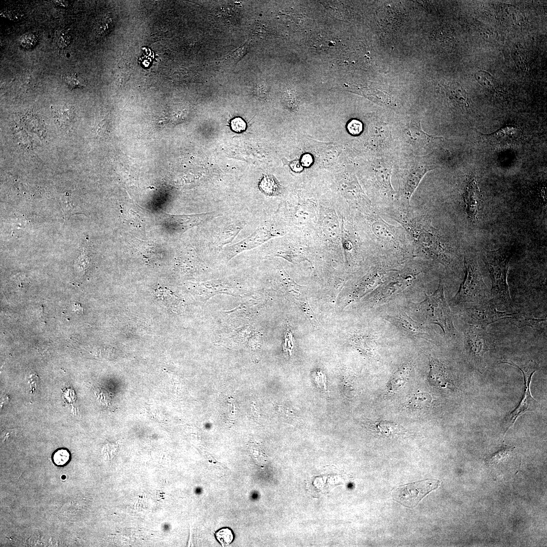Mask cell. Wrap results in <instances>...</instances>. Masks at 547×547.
<instances>
[{
	"instance_id": "1",
	"label": "cell",
	"mask_w": 547,
	"mask_h": 547,
	"mask_svg": "<svg viewBox=\"0 0 547 547\" xmlns=\"http://www.w3.org/2000/svg\"><path fill=\"white\" fill-rule=\"evenodd\" d=\"M391 218L402 225L414 253L417 251L446 268L455 265L451 250L426 214L418 213L411 208L407 211H397Z\"/></svg>"
},
{
	"instance_id": "2",
	"label": "cell",
	"mask_w": 547,
	"mask_h": 547,
	"mask_svg": "<svg viewBox=\"0 0 547 547\" xmlns=\"http://www.w3.org/2000/svg\"><path fill=\"white\" fill-rule=\"evenodd\" d=\"M513 254L511 246H504L499 248L484 251L482 258L490 274L492 287L490 297L496 305L510 309L511 298L507 277L509 264Z\"/></svg>"
},
{
	"instance_id": "3",
	"label": "cell",
	"mask_w": 547,
	"mask_h": 547,
	"mask_svg": "<svg viewBox=\"0 0 547 547\" xmlns=\"http://www.w3.org/2000/svg\"><path fill=\"white\" fill-rule=\"evenodd\" d=\"M414 304L416 311L422 316L425 322L438 325L447 336L456 335V330L445 297L444 284L441 280L433 293L425 294L423 300Z\"/></svg>"
},
{
	"instance_id": "4",
	"label": "cell",
	"mask_w": 547,
	"mask_h": 547,
	"mask_svg": "<svg viewBox=\"0 0 547 547\" xmlns=\"http://www.w3.org/2000/svg\"><path fill=\"white\" fill-rule=\"evenodd\" d=\"M464 265V277L452 299L453 303L463 306L489 300L490 296L476 256L472 253H465Z\"/></svg>"
},
{
	"instance_id": "5",
	"label": "cell",
	"mask_w": 547,
	"mask_h": 547,
	"mask_svg": "<svg viewBox=\"0 0 547 547\" xmlns=\"http://www.w3.org/2000/svg\"><path fill=\"white\" fill-rule=\"evenodd\" d=\"M464 344L469 362L479 372L485 368V354L495 345L493 337L486 329L466 324L463 328Z\"/></svg>"
},
{
	"instance_id": "6",
	"label": "cell",
	"mask_w": 547,
	"mask_h": 547,
	"mask_svg": "<svg viewBox=\"0 0 547 547\" xmlns=\"http://www.w3.org/2000/svg\"><path fill=\"white\" fill-rule=\"evenodd\" d=\"M496 305L491 299L463 305L462 318L467 324L486 329L494 322L512 318L515 311H500Z\"/></svg>"
},
{
	"instance_id": "7",
	"label": "cell",
	"mask_w": 547,
	"mask_h": 547,
	"mask_svg": "<svg viewBox=\"0 0 547 547\" xmlns=\"http://www.w3.org/2000/svg\"><path fill=\"white\" fill-rule=\"evenodd\" d=\"M501 363H505L519 369L522 372L524 380V391L518 406L507 415L503 423L507 431L513 426L517 418L527 411H533L538 403L532 397L530 392V383L533 375L538 369V364L533 360H530L524 364H516L511 360H503Z\"/></svg>"
},
{
	"instance_id": "8",
	"label": "cell",
	"mask_w": 547,
	"mask_h": 547,
	"mask_svg": "<svg viewBox=\"0 0 547 547\" xmlns=\"http://www.w3.org/2000/svg\"><path fill=\"white\" fill-rule=\"evenodd\" d=\"M438 166L417 164L404 169L399 177L400 194L395 211H407L411 208L410 199L424 174Z\"/></svg>"
},
{
	"instance_id": "9",
	"label": "cell",
	"mask_w": 547,
	"mask_h": 547,
	"mask_svg": "<svg viewBox=\"0 0 547 547\" xmlns=\"http://www.w3.org/2000/svg\"><path fill=\"white\" fill-rule=\"evenodd\" d=\"M440 481L427 479L395 487L392 491L394 499L403 505L413 508L431 491L437 488Z\"/></svg>"
},
{
	"instance_id": "10",
	"label": "cell",
	"mask_w": 547,
	"mask_h": 547,
	"mask_svg": "<svg viewBox=\"0 0 547 547\" xmlns=\"http://www.w3.org/2000/svg\"><path fill=\"white\" fill-rule=\"evenodd\" d=\"M215 212L197 214L174 215L160 213L155 216V222L175 232H183L215 217Z\"/></svg>"
},
{
	"instance_id": "11",
	"label": "cell",
	"mask_w": 547,
	"mask_h": 547,
	"mask_svg": "<svg viewBox=\"0 0 547 547\" xmlns=\"http://www.w3.org/2000/svg\"><path fill=\"white\" fill-rule=\"evenodd\" d=\"M415 279L416 275L412 272L393 275L375 290L372 301L374 304L386 302L409 287Z\"/></svg>"
},
{
	"instance_id": "12",
	"label": "cell",
	"mask_w": 547,
	"mask_h": 547,
	"mask_svg": "<svg viewBox=\"0 0 547 547\" xmlns=\"http://www.w3.org/2000/svg\"><path fill=\"white\" fill-rule=\"evenodd\" d=\"M384 318L405 335L411 337L431 340L433 334L423 325L415 321L404 311L387 314Z\"/></svg>"
},
{
	"instance_id": "13",
	"label": "cell",
	"mask_w": 547,
	"mask_h": 547,
	"mask_svg": "<svg viewBox=\"0 0 547 547\" xmlns=\"http://www.w3.org/2000/svg\"><path fill=\"white\" fill-rule=\"evenodd\" d=\"M464 210L470 223L476 225L481 210L482 196L477 180L474 177L468 179L463 193Z\"/></svg>"
},
{
	"instance_id": "14",
	"label": "cell",
	"mask_w": 547,
	"mask_h": 547,
	"mask_svg": "<svg viewBox=\"0 0 547 547\" xmlns=\"http://www.w3.org/2000/svg\"><path fill=\"white\" fill-rule=\"evenodd\" d=\"M429 363L428 380L434 386L452 389L455 385L449 371L443 363L431 355H426Z\"/></svg>"
},
{
	"instance_id": "15",
	"label": "cell",
	"mask_w": 547,
	"mask_h": 547,
	"mask_svg": "<svg viewBox=\"0 0 547 547\" xmlns=\"http://www.w3.org/2000/svg\"><path fill=\"white\" fill-rule=\"evenodd\" d=\"M407 141L414 147L419 148H426L443 141V137L434 136L425 133L421 128L420 122H412L408 124L405 130Z\"/></svg>"
},
{
	"instance_id": "16",
	"label": "cell",
	"mask_w": 547,
	"mask_h": 547,
	"mask_svg": "<svg viewBox=\"0 0 547 547\" xmlns=\"http://www.w3.org/2000/svg\"><path fill=\"white\" fill-rule=\"evenodd\" d=\"M274 235L263 228H258L246 239L228 249L225 257L226 262L238 253L260 245Z\"/></svg>"
},
{
	"instance_id": "17",
	"label": "cell",
	"mask_w": 547,
	"mask_h": 547,
	"mask_svg": "<svg viewBox=\"0 0 547 547\" xmlns=\"http://www.w3.org/2000/svg\"><path fill=\"white\" fill-rule=\"evenodd\" d=\"M197 294L205 302L211 297L219 293L234 295V288L229 283L221 280L210 281L198 285Z\"/></svg>"
},
{
	"instance_id": "18",
	"label": "cell",
	"mask_w": 547,
	"mask_h": 547,
	"mask_svg": "<svg viewBox=\"0 0 547 547\" xmlns=\"http://www.w3.org/2000/svg\"><path fill=\"white\" fill-rule=\"evenodd\" d=\"M412 370L411 363H407L399 368L391 376L386 387V394L399 393L406 384Z\"/></svg>"
},
{
	"instance_id": "19",
	"label": "cell",
	"mask_w": 547,
	"mask_h": 547,
	"mask_svg": "<svg viewBox=\"0 0 547 547\" xmlns=\"http://www.w3.org/2000/svg\"><path fill=\"white\" fill-rule=\"evenodd\" d=\"M347 88L349 90L362 95L377 103L383 104H390L391 103V96L387 93L379 89L357 85H348Z\"/></svg>"
},
{
	"instance_id": "20",
	"label": "cell",
	"mask_w": 547,
	"mask_h": 547,
	"mask_svg": "<svg viewBox=\"0 0 547 547\" xmlns=\"http://www.w3.org/2000/svg\"><path fill=\"white\" fill-rule=\"evenodd\" d=\"M511 323L518 328L529 326L536 329L546 327V321L544 319H538L524 313L516 312L510 319Z\"/></svg>"
},
{
	"instance_id": "21",
	"label": "cell",
	"mask_w": 547,
	"mask_h": 547,
	"mask_svg": "<svg viewBox=\"0 0 547 547\" xmlns=\"http://www.w3.org/2000/svg\"><path fill=\"white\" fill-rule=\"evenodd\" d=\"M370 429L385 436L400 435L405 432L404 428L397 423L385 420H377L369 424Z\"/></svg>"
},
{
	"instance_id": "22",
	"label": "cell",
	"mask_w": 547,
	"mask_h": 547,
	"mask_svg": "<svg viewBox=\"0 0 547 547\" xmlns=\"http://www.w3.org/2000/svg\"><path fill=\"white\" fill-rule=\"evenodd\" d=\"M517 129L513 127H505L487 135H482L491 143L504 144L509 143L517 136Z\"/></svg>"
},
{
	"instance_id": "23",
	"label": "cell",
	"mask_w": 547,
	"mask_h": 547,
	"mask_svg": "<svg viewBox=\"0 0 547 547\" xmlns=\"http://www.w3.org/2000/svg\"><path fill=\"white\" fill-rule=\"evenodd\" d=\"M248 49V46L246 43L223 58L218 62V66L224 70H233L237 63L247 54Z\"/></svg>"
},
{
	"instance_id": "24",
	"label": "cell",
	"mask_w": 547,
	"mask_h": 547,
	"mask_svg": "<svg viewBox=\"0 0 547 547\" xmlns=\"http://www.w3.org/2000/svg\"><path fill=\"white\" fill-rule=\"evenodd\" d=\"M432 397L430 394L418 392L413 394L403 405V409H421L430 406Z\"/></svg>"
},
{
	"instance_id": "25",
	"label": "cell",
	"mask_w": 547,
	"mask_h": 547,
	"mask_svg": "<svg viewBox=\"0 0 547 547\" xmlns=\"http://www.w3.org/2000/svg\"><path fill=\"white\" fill-rule=\"evenodd\" d=\"M352 343L365 354L374 356L376 349V340L373 337L356 335L351 338Z\"/></svg>"
},
{
	"instance_id": "26",
	"label": "cell",
	"mask_w": 547,
	"mask_h": 547,
	"mask_svg": "<svg viewBox=\"0 0 547 547\" xmlns=\"http://www.w3.org/2000/svg\"><path fill=\"white\" fill-rule=\"evenodd\" d=\"M134 247L144 257L156 256L161 251V248L153 242H145L135 239L132 241Z\"/></svg>"
},
{
	"instance_id": "27",
	"label": "cell",
	"mask_w": 547,
	"mask_h": 547,
	"mask_svg": "<svg viewBox=\"0 0 547 547\" xmlns=\"http://www.w3.org/2000/svg\"><path fill=\"white\" fill-rule=\"evenodd\" d=\"M295 298L299 307L311 323L313 328L316 329H319L322 328L321 324L310 307L307 298L304 299L297 296H296Z\"/></svg>"
},
{
	"instance_id": "28",
	"label": "cell",
	"mask_w": 547,
	"mask_h": 547,
	"mask_svg": "<svg viewBox=\"0 0 547 547\" xmlns=\"http://www.w3.org/2000/svg\"><path fill=\"white\" fill-rule=\"evenodd\" d=\"M259 187L260 189L268 195L275 194L279 190V185L275 178L271 176H264L261 180Z\"/></svg>"
},
{
	"instance_id": "29",
	"label": "cell",
	"mask_w": 547,
	"mask_h": 547,
	"mask_svg": "<svg viewBox=\"0 0 547 547\" xmlns=\"http://www.w3.org/2000/svg\"><path fill=\"white\" fill-rule=\"evenodd\" d=\"M71 454L68 449L60 448L55 450L52 455V460L55 465L63 467L70 461Z\"/></svg>"
},
{
	"instance_id": "30",
	"label": "cell",
	"mask_w": 547,
	"mask_h": 547,
	"mask_svg": "<svg viewBox=\"0 0 547 547\" xmlns=\"http://www.w3.org/2000/svg\"><path fill=\"white\" fill-rule=\"evenodd\" d=\"M215 538L222 546H226L232 543L234 539V534L232 530L228 527H223L216 531Z\"/></svg>"
},
{
	"instance_id": "31",
	"label": "cell",
	"mask_w": 547,
	"mask_h": 547,
	"mask_svg": "<svg viewBox=\"0 0 547 547\" xmlns=\"http://www.w3.org/2000/svg\"><path fill=\"white\" fill-rule=\"evenodd\" d=\"M475 78L483 87L488 89H492L495 85V81L488 73L479 71L475 73Z\"/></svg>"
},
{
	"instance_id": "32",
	"label": "cell",
	"mask_w": 547,
	"mask_h": 547,
	"mask_svg": "<svg viewBox=\"0 0 547 547\" xmlns=\"http://www.w3.org/2000/svg\"><path fill=\"white\" fill-rule=\"evenodd\" d=\"M241 230V228L238 226H230L228 229V230L226 231L224 235L220 237V244L222 246L225 244L227 242L231 241L238 234L239 231Z\"/></svg>"
},
{
	"instance_id": "33",
	"label": "cell",
	"mask_w": 547,
	"mask_h": 547,
	"mask_svg": "<svg viewBox=\"0 0 547 547\" xmlns=\"http://www.w3.org/2000/svg\"><path fill=\"white\" fill-rule=\"evenodd\" d=\"M64 79L68 86L71 89L82 87L84 85L83 80L76 74H67Z\"/></svg>"
},
{
	"instance_id": "34",
	"label": "cell",
	"mask_w": 547,
	"mask_h": 547,
	"mask_svg": "<svg viewBox=\"0 0 547 547\" xmlns=\"http://www.w3.org/2000/svg\"><path fill=\"white\" fill-rule=\"evenodd\" d=\"M312 377L318 388L324 392L327 391L326 377L323 373L321 371L315 372L312 374Z\"/></svg>"
},
{
	"instance_id": "35",
	"label": "cell",
	"mask_w": 547,
	"mask_h": 547,
	"mask_svg": "<svg viewBox=\"0 0 547 547\" xmlns=\"http://www.w3.org/2000/svg\"><path fill=\"white\" fill-rule=\"evenodd\" d=\"M293 348V342L292 339V334L290 328H288L285 335L283 349L284 352L287 353V354L290 357L292 354Z\"/></svg>"
},
{
	"instance_id": "36",
	"label": "cell",
	"mask_w": 547,
	"mask_h": 547,
	"mask_svg": "<svg viewBox=\"0 0 547 547\" xmlns=\"http://www.w3.org/2000/svg\"><path fill=\"white\" fill-rule=\"evenodd\" d=\"M36 42L37 38L36 36L31 33L26 34L22 36L20 39L21 45L26 48L33 47L35 45Z\"/></svg>"
},
{
	"instance_id": "37",
	"label": "cell",
	"mask_w": 547,
	"mask_h": 547,
	"mask_svg": "<svg viewBox=\"0 0 547 547\" xmlns=\"http://www.w3.org/2000/svg\"><path fill=\"white\" fill-rule=\"evenodd\" d=\"M230 126L233 131L241 133L246 130V123L241 118H236L231 120Z\"/></svg>"
},
{
	"instance_id": "38",
	"label": "cell",
	"mask_w": 547,
	"mask_h": 547,
	"mask_svg": "<svg viewBox=\"0 0 547 547\" xmlns=\"http://www.w3.org/2000/svg\"><path fill=\"white\" fill-rule=\"evenodd\" d=\"M347 128L350 133L353 135H357L362 131V125L359 121L354 120L349 122Z\"/></svg>"
},
{
	"instance_id": "39",
	"label": "cell",
	"mask_w": 547,
	"mask_h": 547,
	"mask_svg": "<svg viewBox=\"0 0 547 547\" xmlns=\"http://www.w3.org/2000/svg\"><path fill=\"white\" fill-rule=\"evenodd\" d=\"M71 35L67 31H63L60 34L58 39L59 47L64 48L66 47L70 42Z\"/></svg>"
},
{
	"instance_id": "40",
	"label": "cell",
	"mask_w": 547,
	"mask_h": 547,
	"mask_svg": "<svg viewBox=\"0 0 547 547\" xmlns=\"http://www.w3.org/2000/svg\"><path fill=\"white\" fill-rule=\"evenodd\" d=\"M312 162V158L309 154H305L301 159V163L305 166H309Z\"/></svg>"
},
{
	"instance_id": "41",
	"label": "cell",
	"mask_w": 547,
	"mask_h": 547,
	"mask_svg": "<svg viewBox=\"0 0 547 547\" xmlns=\"http://www.w3.org/2000/svg\"><path fill=\"white\" fill-rule=\"evenodd\" d=\"M54 3L57 6L65 7L68 6V3L66 1H54Z\"/></svg>"
}]
</instances>
